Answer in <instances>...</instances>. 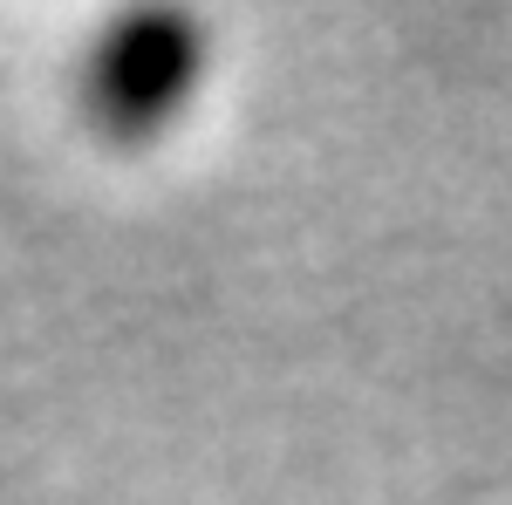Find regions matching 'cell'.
Returning a JSON list of instances; mask_svg holds the SVG:
<instances>
[{"label":"cell","instance_id":"6da1fadb","mask_svg":"<svg viewBox=\"0 0 512 505\" xmlns=\"http://www.w3.org/2000/svg\"><path fill=\"white\" fill-rule=\"evenodd\" d=\"M205 69V28L185 14H130L89 62V103L117 137H151L178 117Z\"/></svg>","mask_w":512,"mask_h":505}]
</instances>
